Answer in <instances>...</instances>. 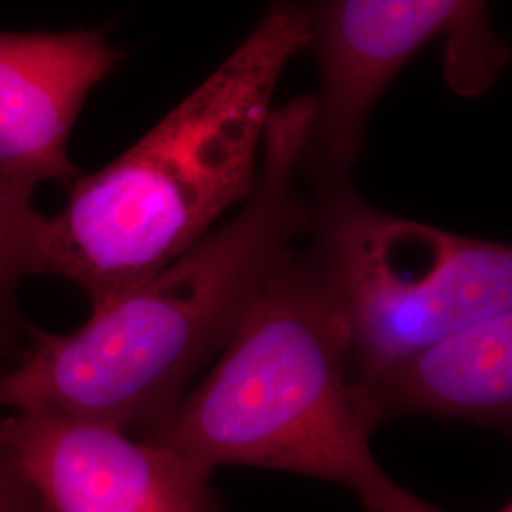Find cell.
Returning <instances> with one entry per match:
<instances>
[{
    "instance_id": "obj_4",
    "label": "cell",
    "mask_w": 512,
    "mask_h": 512,
    "mask_svg": "<svg viewBox=\"0 0 512 512\" xmlns=\"http://www.w3.org/2000/svg\"><path fill=\"white\" fill-rule=\"evenodd\" d=\"M300 177L311 203L300 253L348 329L349 376L512 311L511 245L393 217L348 171L300 165Z\"/></svg>"
},
{
    "instance_id": "obj_10",
    "label": "cell",
    "mask_w": 512,
    "mask_h": 512,
    "mask_svg": "<svg viewBox=\"0 0 512 512\" xmlns=\"http://www.w3.org/2000/svg\"><path fill=\"white\" fill-rule=\"evenodd\" d=\"M0 512H50L21 473L14 456L0 444Z\"/></svg>"
},
{
    "instance_id": "obj_1",
    "label": "cell",
    "mask_w": 512,
    "mask_h": 512,
    "mask_svg": "<svg viewBox=\"0 0 512 512\" xmlns=\"http://www.w3.org/2000/svg\"><path fill=\"white\" fill-rule=\"evenodd\" d=\"M315 95L272 110L253 194L192 249L55 334L27 327L33 348L0 374V408L44 410L133 427L164 421L217 361L310 230L300 177Z\"/></svg>"
},
{
    "instance_id": "obj_2",
    "label": "cell",
    "mask_w": 512,
    "mask_h": 512,
    "mask_svg": "<svg viewBox=\"0 0 512 512\" xmlns=\"http://www.w3.org/2000/svg\"><path fill=\"white\" fill-rule=\"evenodd\" d=\"M308 42L306 4L274 2L202 86L71 184L65 207L46 217L38 275L69 279L99 308L205 238L253 194L277 82Z\"/></svg>"
},
{
    "instance_id": "obj_5",
    "label": "cell",
    "mask_w": 512,
    "mask_h": 512,
    "mask_svg": "<svg viewBox=\"0 0 512 512\" xmlns=\"http://www.w3.org/2000/svg\"><path fill=\"white\" fill-rule=\"evenodd\" d=\"M306 8L321 92L302 165L351 173L374 105L437 38L446 35L444 74L459 95L488 92L509 63L488 23V0H315Z\"/></svg>"
},
{
    "instance_id": "obj_9",
    "label": "cell",
    "mask_w": 512,
    "mask_h": 512,
    "mask_svg": "<svg viewBox=\"0 0 512 512\" xmlns=\"http://www.w3.org/2000/svg\"><path fill=\"white\" fill-rule=\"evenodd\" d=\"M35 188L0 171V317L16 319L14 296L23 279L38 275V247L46 215L33 202Z\"/></svg>"
},
{
    "instance_id": "obj_3",
    "label": "cell",
    "mask_w": 512,
    "mask_h": 512,
    "mask_svg": "<svg viewBox=\"0 0 512 512\" xmlns=\"http://www.w3.org/2000/svg\"><path fill=\"white\" fill-rule=\"evenodd\" d=\"M349 376L348 329L300 253L213 368L141 439L215 471L247 465L340 484L368 512H444L385 473Z\"/></svg>"
},
{
    "instance_id": "obj_7",
    "label": "cell",
    "mask_w": 512,
    "mask_h": 512,
    "mask_svg": "<svg viewBox=\"0 0 512 512\" xmlns=\"http://www.w3.org/2000/svg\"><path fill=\"white\" fill-rule=\"evenodd\" d=\"M120 52L103 31L0 33V171L37 188L80 177L67 154L71 129Z\"/></svg>"
},
{
    "instance_id": "obj_12",
    "label": "cell",
    "mask_w": 512,
    "mask_h": 512,
    "mask_svg": "<svg viewBox=\"0 0 512 512\" xmlns=\"http://www.w3.org/2000/svg\"><path fill=\"white\" fill-rule=\"evenodd\" d=\"M512 509H511V505H507V507H505V509H501V511L499 512H511Z\"/></svg>"
},
{
    "instance_id": "obj_11",
    "label": "cell",
    "mask_w": 512,
    "mask_h": 512,
    "mask_svg": "<svg viewBox=\"0 0 512 512\" xmlns=\"http://www.w3.org/2000/svg\"><path fill=\"white\" fill-rule=\"evenodd\" d=\"M16 319H10V317H0V353L6 348L8 344V338L12 336V325H14Z\"/></svg>"
},
{
    "instance_id": "obj_6",
    "label": "cell",
    "mask_w": 512,
    "mask_h": 512,
    "mask_svg": "<svg viewBox=\"0 0 512 512\" xmlns=\"http://www.w3.org/2000/svg\"><path fill=\"white\" fill-rule=\"evenodd\" d=\"M0 444L50 512H226L209 467L112 423L19 410Z\"/></svg>"
},
{
    "instance_id": "obj_8",
    "label": "cell",
    "mask_w": 512,
    "mask_h": 512,
    "mask_svg": "<svg viewBox=\"0 0 512 512\" xmlns=\"http://www.w3.org/2000/svg\"><path fill=\"white\" fill-rule=\"evenodd\" d=\"M351 389L370 433L403 416L509 425L512 311L482 319L376 370L351 376Z\"/></svg>"
}]
</instances>
